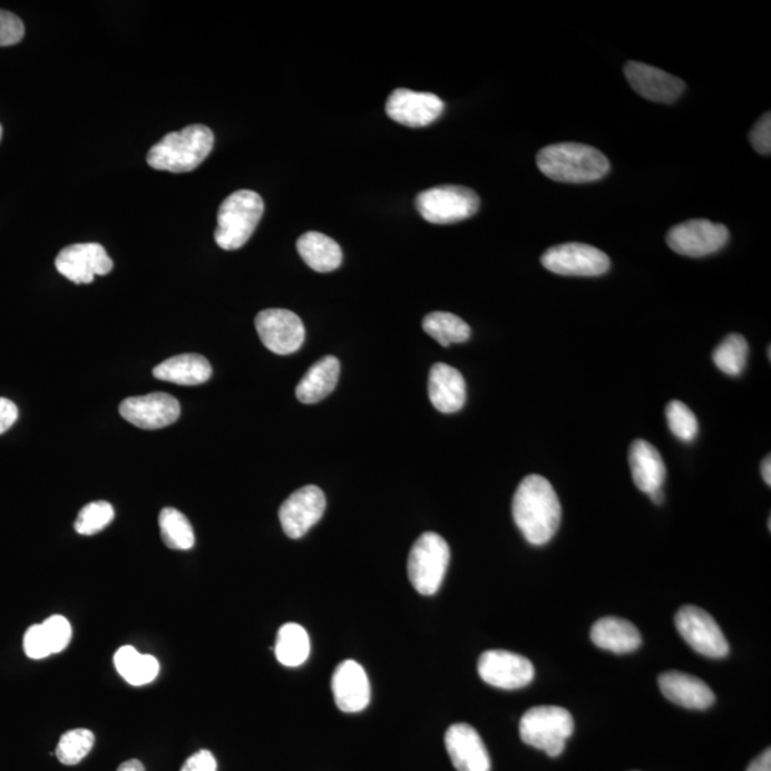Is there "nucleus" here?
Here are the masks:
<instances>
[{
  "label": "nucleus",
  "mask_w": 771,
  "mask_h": 771,
  "mask_svg": "<svg viewBox=\"0 0 771 771\" xmlns=\"http://www.w3.org/2000/svg\"><path fill=\"white\" fill-rule=\"evenodd\" d=\"M511 514L525 539L530 545L543 546L559 530L562 505L549 480L529 475L517 487Z\"/></svg>",
  "instance_id": "f257e3e1"
},
{
  "label": "nucleus",
  "mask_w": 771,
  "mask_h": 771,
  "mask_svg": "<svg viewBox=\"0 0 771 771\" xmlns=\"http://www.w3.org/2000/svg\"><path fill=\"white\" fill-rule=\"evenodd\" d=\"M536 164L543 175L562 184H591L611 170V162L596 147L572 141L543 147Z\"/></svg>",
  "instance_id": "f03ea898"
},
{
  "label": "nucleus",
  "mask_w": 771,
  "mask_h": 771,
  "mask_svg": "<svg viewBox=\"0 0 771 771\" xmlns=\"http://www.w3.org/2000/svg\"><path fill=\"white\" fill-rule=\"evenodd\" d=\"M213 146V131L205 125H192L179 131H172L157 141L147 154L146 162L152 169L187 174L206 160Z\"/></svg>",
  "instance_id": "7ed1b4c3"
},
{
  "label": "nucleus",
  "mask_w": 771,
  "mask_h": 771,
  "mask_svg": "<svg viewBox=\"0 0 771 771\" xmlns=\"http://www.w3.org/2000/svg\"><path fill=\"white\" fill-rule=\"evenodd\" d=\"M265 203L253 191H237L223 201L217 213L215 241L223 251H236L246 245L261 222Z\"/></svg>",
  "instance_id": "20e7f679"
},
{
  "label": "nucleus",
  "mask_w": 771,
  "mask_h": 771,
  "mask_svg": "<svg viewBox=\"0 0 771 771\" xmlns=\"http://www.w3.org/2000/svg\"><path fill=\"white\" fill-rule=\"evenodd\" d=\"M573 730L575 722L572 714L559 706L533 707L520 720L521 740L531 748L543 750L550 758L563 753Z\"/></svg>",
  "instance_id": "39448f33"
},
{
  "label": "nucleus",
  "mask_w": 771,
  "mask_h": 771,
  "mask_svg": "<svg viewBox=\"0 0 771 771\" xmlns=\"http://www.w3.org/2000/svg\"><path fill=\"white\" fill-rule=\"evenodd\" d=\"M450 562L448 541L438 533H423L409 553L408 576L420 595L432 596L445 580Z\"/></svg>",
  "instance_id": "423d86ee"
},
{
  "label": "nucleus",
  "mask_w": 771,
  "mask_h": 771,
  "mask_svg": "<svg viewBox=\"0 0 771 771\" xmlns=\"http://www.w3.org/2000/svg\"><path fill=\"white\" fill-rule=\"evenodd\" d=\"M416 207L424 221L433 225H451L476 215L480 197L470 187L445 185L419 193Z\"/></svg>",
  "instance_id": "0eeeda50"
},
{
  "label": "nucleus",
  "mask_w": 771,
  "mask_h": 771,
  "mask_svg": "<svg viewBox=\"0 0 771 771\" xmlns=\"http://www.w3.org/2000/svg\"><path fill=\"white\" fill-rule=\"evenodd\" d=\"M541 265L562 276H602L611 269V258L605 252L585 243H565L546 251Z\"/></svg>",
  "instance_id": "6e6552de"
},
{
  "label": "nucleus",
  "mask_w": 771,
  "mask_h": 771,
  "mask_svg": "<svg viewBox=\"0 0 771 771\" xmlns=\"http://www.w3.org/2000/svg\"><path fill=\"white\" fill-rule=\"evenodd\" d=\"M677 632L693 651L710 658H722L730 652L728 638L716 621L696 606H684L677 612Z\"/></svg>",
  "instance_id": "1a4fd4ad"
},
{
  "label": "nucleus",
  "mask_w": 771,
  "mask_h": 771,
  "mask_svg": "<svg viewBox=\"0 0 771 771\" xmlns=\"http://www.w3.org/2000/svg\"><path fill=\"white\" fill-rule=\"evenodd\" d=\"M728 227L706 219H694L680 223L667 233L668 247L679 255L704 257L713 255L728 245Z\"/></svg>",
  "instance_id": "9d476101"
},
{
  "label": "nucleus",
  "mask_w": 771,
  "mask_h": 771,
  "mask_svg": "<svg viewBox=\"0 0 771 771\" xmlns=\"http://www.w3.org/2000/svg\"><path fill=\"white\" fill-rule=\"evenodd\" d=\"M255 326L262 343L282 357L297 352L306 336L302 319L286 309H267L258 313Z\"/></svg>",
  "instance_id": "9b49d317"
},
{
  "label": "nucleus",
  "mask_w": 771,
  "mask_h": 771,
  "mask_svg": "<svg viewBox=\"0 0 771 771\" xmlns=\"http://www.w3.org/2000/svg\"><path fill=\"white\" fill-rule=\"evenodd\" d=\"M55 266L60 275L76 285H88L95 276L109 275L114 262L99 243H76L60 251Z\"/></svg>",
  "instance_id": "f8f14e48"
},
{
  "label": "nucleus",
  "mask_w": 771,
  "mask_h": 771,
  "mask_svg": "<svg viewBox=\"0 0 771 771\" xmlns=\"http://www.w3.org/2000/svg\"><path fill=\"white\" fill-rule=\"evenodd\" d=\"M324 509L326 497L318 486L301 487L283 501L279 510L283 531L291 539H301L322 519Z\"/></svg>",
  "instance_id": "ddd939ff"
},
{
  "label": "nucleus",
  "mask_w": 771,
  "mask_h": 771,
  "mask_svg": "<svg viewBox=\"0 0 771 771\" xmlns=\"http://www.w3.org/2000/svg\"><path fill=\"white\" fill-rule=\"evenodd\" d=\"M479 674L490 686L504 690L526 687L535 679L529 658L507 651H489L479 658Z\"/></svg>",
  "instance_id": "4468645a"
},
{
  "label": "nucleus",
  "mask_w": 771,
  "mask_h": 771,
  "mask_svg": "<svg viewBox=\"0 0 771 771\" xmlns=\"http://www.w3.org/2000/svg\"><path fill=\"white\" fill-rule=\"evenodd\" d=\"M445 101L433 94L396 89L386 101V114L408 128H424L443 114Z\"/></svg>",
  "instance_id": "2eb2a0df"
},
{
  "label": "nucleus",
  "mask_w": 771,
  "mask_h": 771,
  "mask_svg": "<svg viewBox=\"0 0 771 771\" xmlns=\"http://www.w3.org/2000/svg\"><path fill=\"white\" fill-rule=\"evenodd\" d=\"M119 413L136 428L156 430L177 422L180 403L167 393L136 396L121 402Z\"/></svg>",
  "instance_id": "dca6fc26"
},
{
  "label": "nucleus",
  "mask_w": 771,
  "mask_h": 771,
  "mask_svg": "<svg viewBox=\"0 0 771 771\" xmlns=\"http://www.w3.org/2000/svg\"><path fill=\"white\" fill-rule=\"evenodd\" d=\"M625 76L634 92L658 104H673L686 89L682 79L646 64L627 62Z\"/></svg>",
  "instance_id": "f3484780"
},
{
  "label": "nucleus",
  "mask_w": 771,
  "mask_h": 771,
  "mask_svg": "<svg viewBox=\"0 0 771 771\" xmlns=\"http://www.w3.org/2000/svg\"><path fill=\"white\" fill-rule=\"evenodd\" d=\"M446 750L458 771H490V758L484 740L470 724L450 725L445 735Z\"/></svg>",
  "instance_id": "a211bd4d"
},
{
  "label": "nucleus",
  "mask_w": 771,
  "mask_h": 771,
  "mask_svg": "<svg viewBox=\"0 0 771 771\" xmlns=\"http://www.w3.org/2000/svg\"><path fill=\"white\" fill-rule=\"evenodd\" d=\"M334 702L344 713H359L370 702V683L367 672L358 662L340 663L332 677Z\"/></svg>",
  "instance_id": "6ab92c4d"
},
{
  "label": "nucleus",
  "mask_w": 771,
  "mask_h": 771,
  "mask_svg": "<svg viewBox=\"0 0 771 771\" xmlns=\"http://www.w3.org/2000/svg\"><path fill=\"white\" fill-rule=\"evenodd\" d=\"M663 696L679 706L706 710L714 703L713 690L703 680L682 672H666L658 677Z\"/></svg>",
  "instance_id": "aec40b11"
},
{
  "label": "nucleus",
  "mask_w": 771,
  "mask_h": 771,
  "mask_svg": "<svg viewBox=\"0 0 771 771\" xmlns=\"http://www.w3.org/2000/svg\"><path fill=\"white\" fill-rule=\"evenodd\" d=\"M429 399L441 413H456L466 403V382L458 369L436 363L429 374Z\"/></svg>",
  "instance_id": "412c9836"
},
{
  "label": "nucleus",
  "mask_w": 771,
  "mask_h": 771,
  "mask_svg": "<svg viewBox=\"0 0 771 771\" xmlns=\"http://www.w3.org/2000/svg\"><path fill=\"white\" fill-rule=\"evenodd\" d=\"M634 485L643 494L661 490L666 480V466L658 450L646 440H634L628 450Z\"/></svg>",
  "instance_id": "4be33fe9"
},
{
  "label": "nucleus",
  "mask_w": 771,
  "mask_h": 771,
  "mask_svg": "<svg viewBox=\"0 0 771 771\" xmlns=\"http://www.w3.org/2000/svg\"><path fill=\"white\" fill-rule=\"evenodd\" d=\"M592 642L603 651L626 654L637 651L642 634L633 623L618 617L601 618L592 628Z\"/></svg>",
  "instance_id": "5701e85b"
},
{
  "label": "nucleus",
  "mask_w": 771,
  "mask_h": 771,
  "mask_svg": "<svg viewBox=\"0 0 771 771\" xmlns=\"http://www.w3.org/2000/svg\"><path fill=\"white\" fill-rule=\"evenodd\" d=\"M340 362L334 357H324L313 363L296 388L297 399L304 404L321 402L336 389Z\"/></svg>",
  "instance_id": "b1692460"
},
{
  "label": "nucleus",
  "mask_w": 771,
  "mask_h": 771,
  "mask_svg": "<svg viewBox=\"0 0 771 771\" xmlns=\"http://www.w3.org/2000/svg\"><path fill=\"white\" fill-rule=\"evenodd\" d=\"M154 377L164 382L180 386L206 383L212 378V367L201 354L186 353L170 358L154 369Z\"/></svg>",
  "instance_id": "393cba45"
},
{
  "label": "nucleus",
  "mask_w": 771,
  "mask_h": 771,
  "mask_svg": "<svg viewBox=\"0 0 771 771\" xmlns=\"http://www.w3.org/2000/svg\"><path fill=\"white\" fill-rule=\"evenodd\" d=\"M297 252L303 262L319 273L336 271L343 262L339 243L319 232L303 233L297 241Z\"/></svg>",
  "instance_id": "a878e982"
},
{
  "label": "nucleus",
  "mask_w": 771,
  "mask_h": 771,
  "mask_svg": "<svg viewBox=\"0 0 771 771\" xmlns=\"http://www.w3.org/2000/svg\"><path fill=\"white\" fill-rule=\"evenodd\" d=\"M116 671L131 686H144L159 674V662L150 654H140L135 647L124 646L115 653Z\"/></svg>",
  "instance_id": "bb28decb"
},
{
  "label": "nucleus",
  "mask_w": 771,
  "mask_h": 771,
  "mask_svg": "<svg viewBox=\"0 0 771 771\" xmlns=\"http://www.w3.org/2000/svg\"><path fill=\"white\" fill-rule=\"evenodd\" d=\"M275 653L279 663L286 667H297L308 661L311 653L309 634L297 623H287L279 628Z\"/></svg>",
  "instance_id": "cd10ccee"
},
{
  "label": "nucleus",
  "mask_w": 771,
  "mask_h": 771,
  "mask_svg": "<svg viewBox=\"0 0 771 771\" xmlns=\"http://www.w3.org/2000/svg\"><path fill=\"white\" fill-rule=\"evenodd\" d=\"M423 331L443 348L468 342L471 334L470 326L463 319L448 312L429 313L423 319Z\"/></svg>",
  "instance_id": "c85d7f7f"
},
{
  "label": "nucleus",
  "mask_w": 771,
  "mask_h": 771,
  "mask_svg": "<svg viewBox=\"0 0 771 771\" xmlns=\"http://www.w3.org/2000/svg\"><path fill=\"white\" fill-rule=\"evenodd\" d=\"M162 540L174 550H191L195 546V531L182 511L166 507L159 515Z\"/></svg>",
  "instance_id": "c756f323"
},
{
  "label": "nucleus",
  "mask_w": 771,
  "mask_h": 771,
  "mask_svg": "<svg viewBox=\"0 0 771 771\" xmlns=\"http://www.w3.org/2000/svg\"><path fill=\"white\" fill-rule=\"evenodd\" d=\"M749 344L742 334H729L713 352V362L729 377H739L748 363Z\"/></svg>",
  "instance_id": "7c9ffc66"
},
{
  "label": "nucleus",
  "mask_w": 771,
  "mask_h": 771,
  "mask_svg": "<svg viewBox=\"0 0 771 771\" xmlns=\"http://www.w3.org/2000/svg\"><path fill=\"white\" fill-rule=\"evenodd\" d=\"M94 744L95 734L90 730H69L59 740L58 748H56V758L66 765L78 764L90 753Z\"/></svg>",
  "instance_id": "2f4dec72"
},
{
  "label": "nucleus",
  "mask_w": 771,
  "mask_h": 771,
  "mask_svg": "<svg viewBox=\"0 0 771 771\" xmlns=\"http://www.w3.org/2000/svg\"><path fill=\"white\" fill-rule=\"evenodd\" d=\"M115 519L114 506L108 501L86 505L75 521V530L82 536H92L108 527Z\"/></svg>",
  "instance_id": "473e14b6"
},
{
  "label": "nucleus",
  "mask_w": 771,
  "mask_h": 771,
  "mask_svg": "<svg viewBox=\"0 0 771 771\" xmlns=\"http://www.w3.org/2000/svg\"><path fill=\"white\" fill-rule=\"evenodd\" d=\"M666 419L668 428L677 439L692 441L699 433V422L696 416L686 404L673 400L667 404Z\"/></svg>",
  "instance_id": "72a5a7b5"
},
{
  "label": "nucleus",
  "mask_w": 771,
  "mask_h": 771,
  "mask_svg": "<svg viewBox=\"0 0 771 771\" xmlns=\"http://www.w3.org/2000/svg\"><path fill=\"white\" fill-rule=\"evenodd\" d=\"M45 636L52 654L64 652L72 641V626L64 616H52L42 623Z\"/></svg>",
  "instance_id": "f704fd0d"
},
{
  "label": "nucleus",
  "mask_w": 771,
  "mask_h": 771,
  "mask_svg": "<svg viewBox=\"0 0 771 771\" xmlns=\"http://www.w3.org/2000/svg\"><path fill=\"white\" fill-rule=\"evenodd\" d=\"M25 37V25L17 14L0 10V47H12Z\"/></svg>",
  "instance_id": "c9c22d12"
},
{
  "label": "nucleus",
  "mask_w": 771,
  "mask_h": 771,
  "mask_svg": "<svg viewBox=\"0 0 771 771\" xmlns=\"http://www.w3.org/2000/svg\"><path fill=\"white\" fill-rule=\"evenodd\" d=\"M23 648L27 656L33 658V661L47 658L52 654L42 625H33L28 628L23 637Z\"/></svg>",
  "instance_id": "e433bc0d"
},
{
  "label": "nucleus",
  "mask_w": 771,
  "mask_h": 771,
  "mask_svg": "<svg viewBox=\"0 0 771 771\" xmlns=\"http://www.w3.org/2000/svg\"><path fill=\"white\" fill-rule=\"evenodd\" d=\"M750 144L760 155L769 156L771 152V116L770 111L753 126L750 131Z\"/></svg>",
  "instance_id": "4c0bfd02"
},
{
  "label": "nucleus",
  "mask_w": 771,
  "mask_h": 771,
  "mask_svg": "<svg viewBox=\"0 0 771 771\" xmlns=\"http://www.w3.org/2000/svg\"><path fill=\"white\" fill-rule=\"evenodd\" d=\"M215 755L209 750H201L187 759L180 771H216Z\"/></svg>",
  "instance_id": "58836bf2"
},
{
  "label": "nucleus",
  "mask_w": 771,
  "mask_h": 771,
  "mask_svg": "<svg viewBox=\"0 0 771 771\" xmlns=\"http://www.w3.org/2000/svg\"><path fill=\"white\" fill-rule=\"evenodd\" d=\"M19 416L18 406L7 398H0V435L8 432Z\"/></svg>",
  "instance_id": "ea45409f"
},
{
  "label": "nucleus",
  "mask_w": 771,
  "mask_h": 771,
  "mask_svg": "<svg viewBox=\"0 0 771 771\" xmlns=\"http://www.w3.org/2000/svg\"><path fill=\"white\" fill-rule=\"evenodd\" d=\"M748 771H771V752L770 749L755 759L752 764L749 765Z\"/></svg>",
  "instance_id": "a19ab883"
},
{
  "label": "nucleus",
  "mask_w": 771,
  "mask_h": 771,
  "mask_svg": "<svg viewBox=\"0 0 771 771\" xmlns=\"http://www.w3.org/2000/svg\"><path fill=\"white\" fill-rule=\"evenodd\" d=\"M118 771H146L145 765L139 760L131 759L128 762L121 763Z\"/></svg>",
  "instance_id": "79ce46f5"
},
{
  "label": "nucleus",
  "mask_w": 771,
  "mask_h": 771,
  "mask_svg": "<svg viewBox=\"0 0 771 771\" xmlns=\"http://www.w3.org/2000/svg\"><path fill=\"white\" fill-rule=\"evenodd\" d=\"M762 476L765 484L771 485V460L770 456L763 460L762 465Z\"/></svg>",
  "instance_id": "37998d69"
},
{
  "label": "nucleus",
  "mask_w": 771,
  "mask_h": 771,
  "mask_svg": "<svg viewBox=\"0 0 771 771\" xmlns=\"http://www.w3.org/2000/svg\"><path fill=\"white\" fill-rule=\"evenodd\" d=\"M648 496H651V499H652V500L654 501V504H656V505H662L663 501H664V495H663V490H662V489H661V490L653 491V494H651V495H648Z\"/></svg>",
  "instance_id": "c03bdc74"
},
{
  "label": "nucleus",
  "mask_w": 771,
  "mask_h": 771,
  "mask_svg": "<svg viewBox=\"0 0 771 771\" xmlns=\"http://www.w3.org/2000/svg\"><path fill=\"white\" fill-rule=\"evenodd\" d=\"M2 134H3V129H2V126H0V139H2Z\"/></svg>",
  "instance_id": "a18cd8bd"
}]
</instances>
